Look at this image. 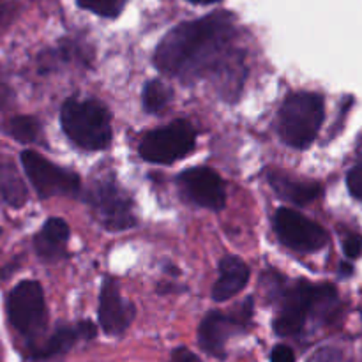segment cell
<instances>
[{
    "label": "cell",
    "mask_w": 362,
    "mask_h": 362,
    "mask_svg": "<svg viewBox=\"0 0 362 362\" xmlns=\"http://www.w3.org/2000/svg\"><path fill=\"white\" fill-rule=\"evenodd\" d=\"M232 32V16L226 13L179 25L159 42L156 66L170 76L193 80L218 62Z\"/></svg>",
    "instance_id": "6da1fadb"
},
{
    "label": "cell",
    "mask_w": 362,
    "mask_h": 362,
    "mask_svg": "<svg viewBox=\"0 0 362 362\" xmlns=\"http://www.w3.org/2000/svg\"><path fill=\"white\" fill-rule=\"evenodd\" d=\"M324 99L313 92H297L285 103L278 115V133L286 145L306 148L313 144L324 122Z\"/></svg>",
    "instance_id": "7a4b0ae2"
},
{
    "label": "cell",
    "mask_w": 362,
    "mask_h": 362,
    "mask_svg": "<svg viewBox=\"0 0 362 362\" xmlns=\"http://www.w3.org/2000/svg\"><path fill=\"white\" fill-rule=\"evenodd\" d=\"M60 122L69 140L85 151H103L112 141L110 115L98 101L69 99L62 106Z\"/></svg>",
    "instance_id": "3957f363"
},
{
    "label": "cell",
    "mask_w": 362,
    "mask_h": 362,
    "mask_svg": "<svg viewBox=\"0 0 362 362\" xmlns=\"http://www.w3.org/2000/svg\"><path fill=\"white\" fill-rule=\"evenodd\" d=\"M338 300L334 286L331 285H308L299 283L285 296L278 318L274 320V331L279 336H293L300 332L306 324L308 315L324 308L331 310Z\"/></svg>",
    "instance_id": "277c9868"
},
{
    "label": "cell",
    "mask_w": 362,
    "mask_h": 362,
    "mask_svg": "<svg viewBox=\"0 0 362 362\" xmlns=\"http://www.w3.org/2000/svg\"><path fill=\"white\" fill-rule=\"evenodd\" d=\"M7 318L11 325L25 338L34 339L45 331L48 311L45 292L37 281H21L7 296Z\"/></svg>",
    "instance_id": "5b68a950"
},
{
    "label": "cell",
    "mask_w": 362,
    "mask_h": 362,
    "mask_svg": "<svg viewBox=\"0 0 362 362\" xmlns=\"http://www.w3.org/2000/svg\"><path fill=\"white\" fill-rule=\"evenodd\" d=\"M87 202L101 225L110 232H120L136 225L131 198L126 191L120 189L115 180L99 179L92 182L87 193Z\"/></svg>",
    "instance_id": "8992f818"
},
{
    "label": "cell",
    "mask_w": 362,
    "mask_h": 362,
    "mask_svg": "<svg viewBox=\"0 0 362 362\" xmlns=\"http://www.w3.org/2000/svg\"><path fill=\"white\" fill-rule=\"evenodd\" d=\"M21 165H23L28 180L41 198L74 197L80 193L81 180L76 173L53 165L37 152H21Z\"/></svg>",
    "instance_id": "52a82bcc"
},
{
    "label": "cell",
    "mask_w": 362,
    "mask_h": 362,
    "mask_svg": "<svg viewBox=\"0 0 362 362\" xmlns=\"http://www.w3.org/2000/svg\"><path fill=\"white\" fill-rule=\"evenodd\" d=\"M193 126L187 120H175L168 127L152 131L141 140L140 156L148 163L170 165L182 159L194 148Z\"/></svg>",
    "instance_id": "ba28073f"
},
{
    "label": "cell",
    "mask_w": 362,
    "mask_h": 362,
    "mask_svg": "<svg viewBox=\"0 0 362 362\" xmlns=\"http://www.w3.org/2000/svg\"><path fill=\"white\" fill-rule=\"evenodd\" d=\"M274 228L286 247L303 253L318 251L329 243L327 232L293 209H279L274 216Z\"/></svg>",
    "instance_id": "9c48e42d"
},
{
    "label": "cell",
    "mask_w": 362,
    "mask_h": 362,
    "mask_svg": "<svg viewBox=\"0 0 362 362\" xmlns=\"http://www.w3.org/2000/svg\"><path fill=\"white\" fill-rule=\"evenodd\" d=\"M250 306L251 300H247L239 315H233V317L223 313H209L198 329V341H200L202 349L216 357H225V345L228 343V339L243 331V327L250 320Z\"/></svg>",
    "instance_id": "30bf717a"
},
{
    "label": "cell",
    "mask_w": 362,
    "mask_h": 362,
    "mask_svg": "<svg viewBox=\"0 0 362 362\" xmlns=\"http://www.w3.org/2000/svg\"><path fill=\"white\" fill-rule=\"evenodd\" d=\"M179 184L184 194L200 207L209 209V211H221L226 205L225 186H223L221 177L214 170L205 168V166L186 170L179 177Z\"/></svg>",
    "instance_id": "8fae6325"
},
{
    "label": "cell",
    "mask_w": 362,
    "mask_h": 362,
    "mask_svg": "<svg viewBox=\"0 0 362 362\" xmlns=\"http://www.w3.org/2000/svg\"><path fill=\"white\" fill-rule=\"evenodd\" d=\"M134 318V306L120 296L119 283L106 278L99 297V324L110 336H120Z\"/></svg>",
    "instance_id": "7c38bea8"
},
{
    "label": "cell",
    "mask_w": 362,
    "mask_h": 362,
    "mask_svg": "<svg viewBox=\"0 0 362 362\" xmlns=\"http://www.w3.org/2000/svg\"><path fill=\"white\" fill-rule=\"evenodd\" d=\"M95 334V327L90 322H80L76 327H62L57 329L48 339L42 343H32L28 352H30V359L34 361H46L52 357L60 356V354L67 352L74 343L80 338H92Z\"/></svg>",
    "instance_id": "4fadbf2b"
},
{
    "label": "cell",
    "mask_w": 362,
    "mask_h": 362,
    "mask_svg": "<svg viewBox=\"0 0 362 362\" xmlns=\"http://www.w3.org/2000/svg\"><path fill=\"white\" fill-rule=\"evenodd\" d=\"M247 281H250L247 265L240 258L228 255L219 264V278L214 283V288H212V297L218 303L232 299L233 296L243 292Z\"/></svg>",
    "instance_id": "5bb4252c"
},
{
    "label": "cell",
    "mask_w": 362,
    "mask_h": 362,
    "mask_svg": "<svg viewBox=\"0 0 362 362\" xmlns=\"http://www.w3.org/2000/svg\"><path fill=\"white\" fill-rule=\"evenodd\" d=\"M69 239V226L64 219L52 218L45 223L41 232L34 237L35 253L46 262H55L66 257Z\"/></svg>",
    "instance_id": "9a60e30c"
},
{
    "label": "cell",
    "mask_w": 362,
    "mask_h": 362,
    "mask_svg": "<svg viewBox=\"0 0 362 362\" xmlns=\"http://www.w3.org/2000/svg\"><path fill=\"white\" fill-rule=\"evenodd\" d=\"M269 182L272 189L285 200L292 202L296 205H306L313 202L320 194L322 187L315 182H306L296 177H290L283 172H269Z\"/></svg>",
    "instance_id": "2e32d148"
},
{
    "label": "cell",
    "mask_w": 362,
    "mask_h": 362,
    "mask_svg": "<svg viewBox=\"0 0 362 362\" xmlns=\"http://www.w3.org/2000/svg\"><path fill=\"white\" fill-rule=\"evenodd\" d=\"M0 200L14 209L23 207L28 200L23 177L13 163H0Z\"/></svg>",
    "instance_id": "e0dca14e"
},
{
    "label": "cell",
    "mask_w": 362,
    "mask_h": 362,
    "mask_svg": "<svg viewBox=\"0 0 362 362\" xmlns=\"http://www.w3.org/2000/svg\"><path fill=\"white\" fill-rule=\"evenodd\" d=\"M6 133L20 144H34L41 134V124L35 117L20 115L7 122Z\"/></svg>",
    "instance_id": "ac0fdd59"
},
{
    "label": "cell",
    "mask_w": 362,
    "mask_h": 362,
    "mask_svg": "<svg viewBox=\"0 0 362 362\" xmlns=\"http://www.w3.org/2000/svg\"><path fill=\"white\" fill-rule=\"evenodd\" d=\"M172 99V88L161 80H151L144 88V106L147 112L158 113Z\"/></svg>",
    "instance_id": "d6986e66"
},
{
    "label": "cell",
    "mask_w": 362,
    "mask_h": 362,
    "mask_svg": "<svg viewBox=\"0 0 362 362\" xmlns=\"http://www.w3.org/2000/svg\"><path fill=\"white\" fill-rule=\"evenodd\" d=\"M127 0H78L80 7L103 18H115L122 13Z\"/></svg>",
    "instance_id": "ffe728a7"
},
{
    "label": "cell",
    "mask_w": 362,
    "mask_h": 362,
    "mask_svg": "<svg viewBox=\"0 0 362 362\" xmlns=\"http://www.w3.org/2000/svg\"><path fill=\"white\" fill-rule=\"evenodd\" d=\"M346 184H349V191L352 193V197L362 202V161L350 170Z\"/></svg>",
    "instance_id": "44dd1931"
},
{
    "label": "cell",
    "mask_w": 362,
    "mask_h": 362,
    "mask_svg": "<svg viewBox=\"0 0 362 362\" xmlns=\"http://www.w3.org/2000/svg\"><path fill=\"white\" fill-rule=\"evenodd\" d=\"M343 250H345L349 258H359L362 255V237L357 235V233L349 235L343 240Z\"/></svg>",
    "instance_id": "7402d4cb"
},
{
    "label": "cell",
    "mask_w": 362,
    "mask_h": 362,
    "mask_svg": "<svg viewBox=\"0 0 362 362\" xmlns=\"http://www.w3.org/2000/svg\"><path fill=\"white\" fill-rule=\"evenodd\" d=\"M271 362H296V356H293L292 349L285 345H278L272 350Z\"/></svg>",
    "instance_id": "603a6c76"
},
{
    "label": "cell",
    "mask_w": 362,
    "mask_h": 362,
    "mask_svg": "<svg viewBox=\"0 0 362 362\" xmlns=\"http://www.w3.org/2000/svg\"><path fill=\"white\" fill-rule=\"evenodd\" d=\"M170 362H202L200 357L194 356L191 350L187 349H177L175 352L172 354V359Z\"/></svg>",
    "instance_id": "cb8c5ba5"
},
{
    "label": "cell",
    "mask_w": 362,
    "mask_h": 362,
    "mask_svg": "<svg viewBox=\"0 0 362 362\" xmlns=\"http://www.w3.org/2000/svg\"><path fill=\"white\" fill-rule=\"evenodd\" d=\"M189 2L202 4V6H205V4H214V2H219V0H189Z\"/></svg>",
    "instance_id": "d4e9b609"
},
{
    "label": "cell",
    "mask_w": 362,
    "mask_h": 362,
    "mask_svg": "<svg viewBox=\"0 0 362 362\" xmlns=\"http://www.w3.org/2000/svg\"><path fill=\"white\" fill-rule=\"evenodd\" d=\"M0 233H2V228H0Z\"/></svg>",
    "instance_id": "484cf974"
}]
</instances>
